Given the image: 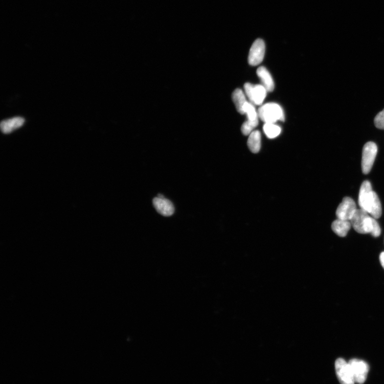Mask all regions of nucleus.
<instances>
[{"mask_svg":"<svg viewBox=\"0 0 384 384\" xmlns=\"http://www.w3.org/2000/svg\"><path fill=\"white\" fill-rule=\"evenodd\" d=\"M358 203L360 208L367 211L375 219H379L382 214V208L379 196L372 190L368 181L363 182L360 187Z\"/></svg>","mask_w":384,"mask_h":384,"instance_id":"obj_1","label":"nucleus"},{"mask_svg":"<svg viewBox=\"0 0 384 384\" xmlns=\"http://www.w3.org/2000/svg\"><path fill=\"white\" fill-rule=\"evenodd\" d=\"M350 222L353 228L360 234L370 233L375 238L379 237L381 234L380 226L375 218L361 208L357 210Z\"/></svg>","mask_w":384,"mask_h":384,"instance_id":"obj_2","label":"nucleus"},{"mask_svg":"<svg viewBox=\"0 0 384 384\" xmlns=\"http://www.w3.org/2000/svg\"><path fill=\"white\" fill-rule=\"evenodd\" d=\"M258 114L265 123H274L285 121V115L281 106L276 103L266 104L258 110Z\"/></svg>","mask_w":384,"mask_h":384,"instance_id":"obj_3","label":"nucleus"},{"mask_svg":"<svg viewBox=\"0 0 384 384\" xmlns=\"http://www.w3.org/2000/svg\"><path fill=\"white\" fill-rule=\"evenodd\" d=\"M378 147L373 141L366 143L363 148L362 158V170L365 175L368 174L373 166L377 156Z\"/></svg>","mask_w":384,"mask_h":384,"instance_id":"obj_4","label":"nucleus"},{"mask_svg":"<svg viewBox=\"0 0 384 384\" xmlns=\"http://www.w3.org/2000/svg\"><path fill=\"white\" fill-rule=\"evenodd\" d=\"M335 370L337 376L341 384H354L352 370L349 363L342 358H339L335 362Z\"/></svg>","mask_w":384,"mask_h":384,"instance_id":"obj_5","label":"nucleus"},{"mask_svg":"<svg viewBox=\"0 0 384 384\" xmlns=\"http://www.w3.org/2000/svg\"><path fill=\"white\" fill-rule=\"evenodd\" d=\"M245 92L252 104L261 105L267 96V90L263 85H253L246 83L244 86Z\"/></svg>","mask_w":384,"mask_h":384,"instance_id":"obj_6","label":"nucleus"},{"mask_svg":"<svg viewBox=\"0 0 384 384\" xmlns=\"http://www.w3.org/2000/svg\"><path fill=\"white\" fill-rule=\"evenodd\" d=\"M357 209L354 201L350 197H345L336 210V216L339 219L350 221Z\"/></svg>","mask_w":384,"mask_h":384,"instance_id":"obj_7","label":"nucleus"},{"mask_svg":"<svg viewBox=\"0 0 384 384\" xmlns=\"http://www.w3.org/2000/svg\"><path fill=\"white\" fill-rule=\"evenodd\" d=\"M349 363L352 370L353 374L356 382L363 384L367 379L369 372L368 364L363 360L353 359Z\"/></svg>","mask_w":384,"mask_h":384,"instance_id":"obj_8","label":"nucleus"},{"mask_svg":"<svg viewBox=\"0 0 384 384\" xmlns=\"http://www.w3.org/2000/svg\"><path fill=\"white\" fill-rule=\"evenodd\" d=\"M265 52V45L261 39L256 40L252 45L248 57V62L251 66H257L263 60Z\"/></svg>","mask_w":384,"mask_h":384,"instance_id":"obj_9","label":"nucleus"},{"mask_svg":"<svg viewBox=\"0 0 384 384\" xmlns=\"http://www.w3.org/2000/svg\"><path fill=\"white\" fill-rule=\"evenodd\" d=\"M153 203L158 213L163 216H171L174 213V204L167 199L156 198L153 199Z\"/></svg>","mask_w":384,"mask_h":384,"instance_id":"obj_10","label":"nucleus"},{"mask_svg":"<svg viewBox=\"0 0 384 384\" xmlns=\"http://www.w3.org/2000/svg\"><path fill=\"white\" fill-rule=\"evenodd\" d=\"M25 122V119L22 117H15L11 119L3 120L1 122V131L7 134L11 133L15 130L21 127Z\"/></svg>","mask_w":384,"mask_h":384,"instance_id":"obj_11","label":"nucleus"},{"mask_svg":"<svg viewBox=\"0 0 384 384\" xmlns=\"http://www.w3.org/2000/svg\"><path fill=\"white\" fill-rule=\"evenodd\" d=\"M257 74L267 91H273L274 89V83L268 69L264 67H260L257 70Z\"/></svg>","mask_w":384,"mask_h":384,"instance_id":"obj_12","label":"nucleus"},{"mask_svg":"<svg viewBox=\"0 0 384 384\" xmlns=\"http://www.w3.org/2000/svg\"><path fill=\"white\" fill-rule=\"evenodd\" d=\"M352 226L350 221L339 219L335 221L332 226L333 231L340 237H345Z\"/></svg>","mask_w":384,"mask_h":384,"instance_id":"obj_13","label":"nucleus"},{"mask_svg":"<svg viewBox=\"0 0 384 384\" xmlns=\"http://www.w3.org/2000/svg\"><path fill=\"white\" fill-rule=\"evenodd\" d=\"M248 146L253 153H257L261 149V134L258 131H253L248 140Z\"/></svg>","mask_w":384,"mask_h":384,"instance_id":"obj_14","label":"nucleus"},{"mask_svg":"<svg viewBox=\"0 0 384 384\" xmlns=\"http://www.w3.org/2000/svg\"><path fill=\"white\" fill-rule=\"evenodd\" d=\"M232 99L239 113L244 114V108L247 101L244 92L240 89H237L232 93Z\"/></svg>","mask_w":384,"mask_h":384,"instance_id":"obj_15","label":"nucleus"},{"mask_svg":"<svg viewBox=\"0 0 384 384\" xmlns=\"http://www.w3.org/2000/svg\"><path fill=\"white\" fill-rule=\"evenodd\" d=\"M263 130L267 136L270 139H273L278 136L281 132V128L274 123H265Z\"/></svg>","mask_w":384,"mask_h":384,"instance_id":"obj_16","label":"nucleus"},{"mask_svg":"<svg viewBox=\"0 0 384 384\" xmlns=\"http://www.w3.org/2000/svg\"><path fill=\"white\" fill-rule=\"evenodd\" d=\"M244 114H246L248 120L258 119V114L255 107L251 103L247 102L244 108Z\"/></svg>","mask_w":384,"mask_h":384,"instance_id":"obj_17","label":"nucleus"},{"mask_svg":"<svg viewBox=\"0 0 384 384\" xmlns=\"http://www.w3.org/2000/svg\"><path fill=\"white\" fill-rule=\"evenodd\" d=\"M258 125V119L255 120H247L241 127L242 134L245 136L249 135Z\"/></svg>","mask_w":384,"mask_h":384,"instance_id":"obj_18","label":"nucleus"},{"mask_svg":"<svg viewBox=\"0 0 384 384\" xmlns=\"http://www.w3.org/2000/svg\"><path fill=\"white\" fill-rule=\"evenodd\" d=\"M374 123L377 128L384 130V109L377 114L375 117Z\"/></svg>","mask_w":384,"mask_h":384,"instance_id":"obj_19","label":"nucleus"},{"mask_svg":"<svg viewBox=\"0 0 384 384\" xmlns=\"http://www.w3.org/2000/svg\"><path fill=\"white\" fill-rule=\"evenodd\" d=\"M380 262L381 263V265H382L383 269H384V252H382L381 253V255H380Z\"/></svg>","mask_w":384,"mask_h":384,"instance_id":"obj_20","label":"nucleus"},{"mask_svg":"<svg viewBox=\"0 0 384 384\" xmlns=\"http://www.w3.org/2000/svg\"><path fill=\"white\" fill-rule=\"evenodd\" d=\"M158 198H161V199H163V198H164V196H163V195H162V194H158Z\"/></svg>","mask_w":384,"mask_h":384,"instance_id":"obj_21","label":"nucleus"}]
</instances>
